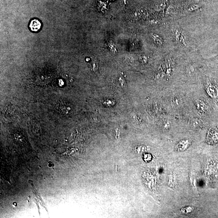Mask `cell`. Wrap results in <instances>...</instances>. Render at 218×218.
Returning <instances> with one entry per match:
<instances>
[{"instance_id": "2", "label": "cell", "mask_w": 218, "mask_h": 218, "mask_svg": "<svg viewBox=\"0 0 218 218\" xmlns=\"http://www.w3.org/2000/svg\"><path fill=\"white\" fill-rule=\"evenodd\" d=\"M41 26V23L37 19H34L32 20L29 23V28L32 31L34 32H37L40 29Z\"/></svg>"}, {"instance_id": "5", "label": "cell", "mask_w": 218, "mask_h": 218, "mask_svg": "<svg viewBox=\"0 0 218 218\" xmlns=\"http://www.w3.org/2000/svg\"><path fill=\"white\" fill-rule=\"evenodd\" d=\"M181 100L178 97H175L172 100V104L175 108H177L181 106Z\"/></svg>"}, {"instance_id": "3", "label": "cell", "mask_w": 218, "mask_h": 218, "mask_svg": "<svg viewBox=\"0 0 218 218\" xmlns=\"http://www.w3.org/2000/svg\"><path fill=\"white\" fill-rule=\"evenodd\" d=\"M208 94L211 97L215 98L218 96V90L216 87L213 86H209L207 88Z\"/></svg>"}, {"instance_id": "6", "label": "cell", "mask_w": 218, "mask_h": 218, "mask_svg": "<svg viewBox=\"0 0 218 218\" xmlns=\"http://www.w3.org/2000/svg\"><path fill=\"white\" fill-rule=\"evenodd\" d=\"M152 38L156 44L158 45H161L162 44V42L161 38L160 36L156 35L155 34H152Z\"/></svg>"}, {"instance_id": "1", "label": "cell", "mask_w": 218, "mask_h": 218, "mask_svg": "<svg viewBox=\"0 0 218 218\" xmlns=\"http://www.w3.org/2000/svg\"><path fill=\"white\" fill-rule=\"evenodd\" d=\"M69 106V104L64 101H60L57 104L58 110L63 114H67L70 112L71 109Z\"/></svg>"}, {"instance_id": "4", "label": "cell", "mask_w": 218, "mask_h": 218, "mask_svg": "<svg viewBox=\"0 0 218 218\" xmlns=\"http://www.w3.org/2000/svg\"><path fill=\"white\" fill-rule=\"evenodd\" d=\"M196 107L202 112H205L207 110V106L204 102L201 100L197 101L195 103Z\"/></svg>"}, {"instance_id": "7", "label": "cell", "mask_w": 218, "mask_h": 218, "mask_svg": "<svg viewBox=\"0 0 218 218\" xmlns=\"http://www.w3.org/2000/svg\"><path fill=\"white\" fill-rule=\"evenodd\" d=\"M192 124L193 126L197 127L199 126V125H200V121H199L198 119H194V120H193L192 122Z\"/></svg>"}]
</instances>
